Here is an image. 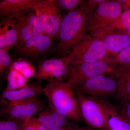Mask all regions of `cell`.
Returning a JSON list of instances; mask_svg holds the SVG:
<instances>
[{"label":"cell","instance_id":"obj_15","mask_svg":"<svg viewBox=\"0 0 130 130\" xmlns=\"http://www.w3.org/2000/svg\"><path fill=\"white\" fill-rule=\"evenodd\" d=\"M31 119L47 129L67 126L75 122L49 106L38 112Z\"/></svg>","mask_w":130,"mask_h":130},{"label":"cell","instance_id":"obj_7","mask_svg":"<svg viewBox=\"0 0 130 130\" xmlns=\"http://www.w3.org/2000/svg\"><path fill=\"white\" fill-rule=\"evenodd\" d=\"M43 100L38 97L1 107V118L20 122L31 119L46 107Z\"/></svg>","mask_w":130,"mask_h":130},{"label":"cell","instance_id":"obj_19","mask_svg":"<svg viewBox=\"0 0 130 130\" xmlns=\"http://www.w3.org/2000/svg\"><path fill=\"white\" fill-rule=\"evenodd\" d=\"M11 67L19 72L28 80L35 78L37 74V69L27 58L19 57L16 59Z\"/></svg>","mask_w":130,"mask_h":130},{"label":"cell","instance_id":"obj_27","mask_svg":"<svg viewBox=\"0 0 130 130\" xmlns=\"http://www.w3.org/2000/svg\"><path fill=\"white\" fill-rule=\"evenodd\" d=\"M0 130H21V124L14 120L3 119L0 121Z\"/></svg>","mask_w":130,"mask_h":130},{"label":"cell","instance_id":"obj_17","mask_svg":"<svg viewBox=\"0 0 130 130\" xmlns=\"http://www.w3.org/2000/svg\"><path fill=\"white\" fill-rule=\"evenodd\" d=\"M109 130H130V124L118 107L106 100H100Z\"/></svg>","mask_w":130,"mask_h":130},{"label":"cell","instance_id":"obj_23","mask_svg":"<svg viewBox=\"0 0 130 130\" xmlns=\"http://www.w3.org/2000/svg\"><path fill=\"white\" fill-rule=\"evenodd\" d=\"M115 67L130 66V45L120 51L114 57L109 58Z\"/></svg>","mask_w":130,"mask_h":130},{"label":"cell","instance_id":"obj_25","mask_svg":"<svg viewBox=\"0 0 130 130\" xmlns=\"http://www.w3.org/2000/svg\"><path fill=\"white\" fill-rule=\"evenodd\" d=\"M9 50L0 48V76H2L6 72L8 71L13 61L9 55Z\"/></svg>","mask_w":130,"mask_h":130},{"label":"cell","instance_id":"obj_30","mask_svg":"<svg viewBox=\"0 0 130 130\" xmlns=\"http://www.w3.org/2000/svg\"><path fill=\"white\" fill-rule=\"evenodd\" d=\"M76 122H74L72 124L63 127L59 128L47 129V130H78L79 126L76 124Z\"/></svg>","mask_w":130,"mask_h":130},{"label":"cell","instance_id":"obj_31","mask_svg":"<svg viewBox=\"0 0 130 130\" xmlns=\"http://www.w3.org/2000/svg\"><path fill=\"white\" fill-rule=\"evenodd\" d=\"M78 130H95L93 128L89 127L88 126H79Z\"/></svg>","mask_w":130,"mask_h":130},{"label":"cell","instance_id":"obj_3","mask_svg":"<svg viewBox=\"0 0 130 130\" xmlns=\"http://www.w3.org/2000/svg\"><path fill=\"white\" fill-rule=\"evenodd\" d=\"M108 54L101 40L88 36L74 46L68 55L62 58L68 64L74 65L102 60L108 57Z\"/></svg>","mask_w":130,"mask_h":130},{"label":"cell","instance_id":"obj_9","mask_svg":"<svg viewBox=\"0 0 130 130\" xmlns=\"http://www.w3.org/2000/svg\"><path fill=\"white\" fill-rule=\"evenodd\" d=\"M90 31V36L102 41L108 53L116 55L130 45V35L125 31L107 26Z\"/></svg>","mask_w":130,"mask_h":130},{"label":"cell","instance_id":"obj_20","mask_svg":"<svg viewBox=\"0 0 130 130\" xmlns=\"http://www.w3.org/2000/svg\"><path fill=\"white\" fill-rule=\"evenodd\" d=\"M6 90H16L24 88L28 85V79L18 71L12 67L7 72Z\"/></svg>","mask_w":130,"mask_h":130},{"label":"cell","instance_id":"obj_14","mask_svg":"<svg viewBox=\"0 0 130 130\" xmlns=\"http://www.w3.org/2000/svg\"><path fill=\"white\" fill-rule=\"evenodd\" d=\"M41 94H44L43 88L36 83L28 84L24 88L16 90L5 89L0 97L1 106L30 100Z\"/></svg>","mask_w":130,"mask_h":130},{"label":"cell","instance_id":"obj_22","mask_svg":"<svg viewBox=\"0 0 130 130\" xmlns=\"http://www.w3.org/2000/svg\"><path fill=\"white\" fill-rule=\"evenodd\" d=\"M23 15L32 30L33 36L45 34L44 26L37 16L35 9L28 12Z\"/></svg>","mask_w":130,"mask_h":130},{"label":"cell","instance_id":"obj_1","mask_svg":"<svg viewBox=\"0 0 130 130\" xmlns=\"http://www.w3.org/2000/svg\"><path fill=\"white\" fill-rule=\"evenodd\" d=\"M90 13L87 2L63 18L59 31V41L55 46V53L59 58L67 56L74 46L87 37Z\"/></svg>","mask_w":130,"mask_h":130},{"label":"cell","instance_id":"obj_32","mask_svg":"<svg viewBox=\"0 0 130 130\" xmlns=\"http://www.w3.org/2000/svg\"><path fill=\"white\" fill-rule=\"evenodd\" d=\"M37 130H47V128H46L44 126L40 124Z\"/></svg>","mask_w":130,"mask_h":130},{"label":"cell","instance_id":"obj_16","mask_svg":"<svg viewBox=\"0 0 130 130\" xmlns=\"http://www.w3.org/2000/svg\"><path fill=\"white\" fill-rule=\"evenodd\" d=\"M17 23L15 17L2 18L0 21V48L9 50L18 45L19 37Z\"/></svg>","mask_w":130,"mask_h":130},{"label":"cell","instance_id":"obj_33","mask_svg":"<svg viewBox=\"0 0 130 130\" xmlns=\"http://www.w3.org/2000/svg\"></svg>","mask_w":130,"mask_h":130},{"label":"cell","instance_id":"obj_6","mask_svg":"<svg viewBox=\"0 0 130 130\" xmlns=\"http://www.w3.org/2000/svg\"><path fill=\"white\" fill-rule=\"evenodd\" d=\"M115 71L108 57L92 63L69 65L67 81L73 84L101 74H115Z\"/></svg>","mask_w":130,"mask_h":130},{"label":"cell","instance_id":"obj_18","mask_svg":"<svg viewBox=\"0 0 130 130\" xmlns=\"http://www.w3.org/2000/svg\"><path fill=\"white\" fill-rule=\"evenodd\" d=\"M118 79V100L130 98V66L116 68L115 73Z\"/></svg>","mask_w":130,"mask_h":130},{"label":"cell","instance_id":"obj_12","mask_svg":"<svg viewBox=\"0 0 130 130\" xmlns=\"http://www.w3.org/2000/svg\"><path fill=\"white\" fill-rule=\"evenodd\" d=\"M35 10L44 26V33L54 36L58 40L63 17L56 1L48 0L45 5Z\"/></svg>","mask_w":130,"mask_h":130},{"label":"cell","instance_id":"obj_11","mask_svg":"<svg viewBox=\"0 0 130 130\" xmlns=\"http://www.w3.org/2000/svg\"><path fill=\"white\" fill-rule=\"evenodd\" d=\"M69 66L62 58L42 60L38 63L35 78L48 83L67 81Z\"/></svg>","mask_w":130,"mask_h":130},{"label":"cell","instance_id":"obj_29","mask_svg":"<svg viewBox=\"0 0 130 130\" xmlns=\"http://www.w3.org/2000/svg\"><path fill=\"white\" fill-rule=\"evenodd\" d=\"M20 124L21 130H37L40 124L31 118L21 122Z\"/></svg>","mask_w":130,"mask_h":130},{"label":"cell","instance_id":"obj_5","mask_svg":"<svg viewBox=\"0 0 130 130\" xmlns=\"http://www.w3.org/2000/svg\"><path fill=\"white\" fill-rule=\"evenodd\" d=\"M82 121L96 130H109L99 99L75 90Z\"/></svg>","mask_w":130,"mask_h":130},{"label":"cell","instance_id":"obj_4","mask_svg":"<svg viewBox=\"0 0 130 130\" xmlns=\"http://www.w3.org/2000/svg\"><path fill=\"white\" fill-rule=\"evenodd\" d=\"M72 85L74 90L100 100L116 98L118 93V79L113 73L101 74Z\"/></svg>","mask_w":130,"mask_h":130},{"label":"cell","instance_id":"obj_21","mask_svg":"<svg viewBox=\"0 0 130 130\" xmlns=\"http://www.w3.org/2000/svg\"><path fill=\"white\" fill-rule=\"evenodd\" d=\"M17 20V29L19 42L16 48L21 46L25 42L33 36L32 30L23 15L15 16Z\"/></svg>","mask_w":130,"mask_h":130},{"label":"cell","instance_id":"obj_8","mask_svg":"<svg viewBox=\"0 0 130 130\" xmlns=\"http://www.w3.org/2000/svg\"><path fill=\"white\" fill-rule=\"evenodd\" d=\"M122 9L118 1L106 0L89 16L88 30L111 26L121 15Z\"/></svg>","mask_w":130,"mask_h":130},{"label":"cell","instance_id":"obj_24","mask_svg":"<svg viewBox=\"0 0 130 130\" xmlns=\"http://www.w3.org/2000/svg\"><path fill=\"white\" fill-rule=\"evenodd\" d=\"M111 26L124 31L130 35V7L122 13Z\"/></svg>","mask_w":130,"mask_h":130},{"label":"cell","instance_id":"obj_2","mask_svg":"<svg viewBox=\"0 0 130 130\" xmlns=\"http://www.w3.org/2000/svg\"><path fill=\"white\" fill-rule=\"evenodd\" d=\"M48 106L76 122H83L76 91L67 81L49 82L43 88Z\"/></svg>","mask_w":130,"mask_h":130},{"label":"cell","instance_id":"obj_26","mask_svg":"<svg viewBox=\"0 0 130 130\" xmlns=\"http://www.w3.org/2000/svg\"><path fill=\"white\" fill-rule=\"evenodd\" d=\"M85 1L82 0H58L57 4L61 9L64 10L67 13L77 9Z\"/></svg>","mask_w":130,"mask_h":130},{"label":"cell","instance_id":"obj_10","mask_svg":"<svg viewBox=\"0 0 130 130\" xmlns=\"http://www.w3.org/2000/svg\"><path fill=\"white\" fill-rule=\"evenodd\" d=\"M56 38L53 36L41 34L33 36L14 51L20 57L38 59L48 54L54 46Z\"/></svg>","mask_w":130,"mask_h":130},{"label":"cell","instance_id":"obj_28","mask_svg":"<svg viewBox=\"0 0 130 130\" xmlns=\"http://www.w3.org/2000/svg\"><path fill=\"white\" fill-rule=\"evenodd\" d=\"M120 101V109L123 116L130 124V98H124Z\"/></svg>","mask_w":130,"mask_h":130},{"label":"cell","instance_id":"obj_13","mask_svg":"<svg viewBox=\"0 0 130 130\" xmlns=\"http://www.w3.org/2000/svg\"><path fill=\"white\" fill-rule=\"evenodd\" d=\"M48 0H3L0 2L1 17L23 15L45 5Z\"/></svg>","mask_w":130,"mask_h":130}]
</instances>
